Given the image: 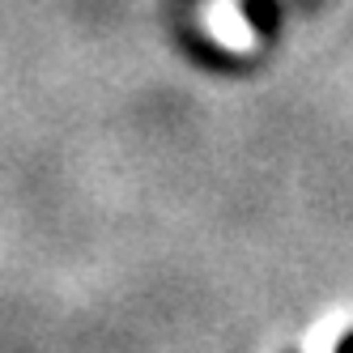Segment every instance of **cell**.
Masks as SVG:
<instances>
[{
	"label": "cell",
	"instance_id": "2",
	"mask_svg": "<svg viewBox=\"0 0 353 353\" xmlns=\"http://www.w3.org/2000/svg\"><path fill=\"white\" fill-rule=\"evenodd\" d=\"M336 353H353V332H345V336L336 341Z\"/></svg>",
	"mask_w": 353,
	"mask_h": 353
},
{
	"label": "cell",
	"instance_id": "1",
	"mask_svg": "<svg viewBox=\"0 0 353 353\" xmlns=\"http://www.w3.org/2000/svg\"><path fill=\"white\" fill-rule=\"evenodd\" d=\"M243 13H247V21L256 26L260 34H272L276 30V0H243Z\"/></svg>",
	"mask_w": 353,
	"mask_h": 353
}]
</instances>
